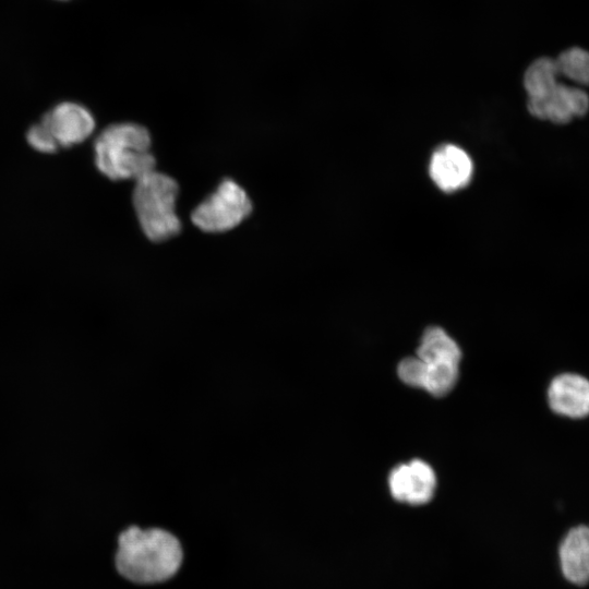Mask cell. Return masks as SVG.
<instances>
[{
    "mask_svg": "<svg viewBox=\"0 0 589 589\" xmlns=\"http://www.w3.org/2000/svg\"><path fill=\"white\" fill-rule=\"evenodd\" d=\"M116 567L137 584L164 581L176 574L182 561L178 539L163 529L129 527L118 538Z\"/></svg>",
    "mask_w": 589,
    "mask_h": 589,
    "instance_id": "obj_1",
    "label": "cell"
},
{
    "mask_svg": "<svg viewBox=\"0 0 589 589\" xmlns=\"http://www.w3.org/2000/svg\"><path fill=\"white\" fill-rule=\"evenodd\" d=\"M94 153L97 169L111 180H136L155 170L149 132L136 123L107 127L95 140Z\"/></svg>",
    "mask_w": 589,
    "mask_h": 589,
    "instance_id": "obj_2",
    "label": "cell"
},
{
    "mask_svg": "<svg viewBox=\"0 0 589 589\" xmlns=\"http://www.w3.org/2000/svg\"><path fill=\"white\" fill-rule=\"evenodd\" d=\"M178 192L176 180L157 170L135 180L133 206L141 228L149 240H168L181 230L176 213Z\"/></svg>",
    "mask_w": 589,
    "mask_h": 589,
    "instance_id": "obj_3",
    "label": "cell"
},
{
    "mask_svg": "<svg viewBox=\"0 0 589 589\" xmlns=\"http://www.w3.org/2000/svg\"><path fill=\"white\" fill-rule=\"evenodd\" d=\"M251 212L252 203L247 192L233 180L225 179L193 209L191 219L203 231L223 232L238 226Z\"/></svg>",
    "mask_w": 589,
    "mask_h": 589,
    "instance_id": "obj_4",
    "label": "cell"
},
{
    "mask_svg": "<svg viewBox=\"0 0 589 589\" xmlns=\"http://www.w3.org/2000/svg\"><path fill=\"white\" fill-rule=\"evenodd\" d=\"M545 401L555 417L570 421L589 418V377L576 371L554 374L545 388Z\"/></svg>",
    "mask_w": 589,
    "mask_h": 589,
    "instance_id": "obj_5",
    "label": "cell"
},
{
    "mask_svg": "<svg viewBox=\"0 0 589 589\" xmlns=\"http://www.w3.org/2000/svg\"><path fill=\"white\" fill-rule=\"evenodd\" d=\"M527 109L539 120L565 125L589 112V94L581 87L560 81L543 97L527 100Z\"/></svg>",
    "mask_w": 589,
    "mask_h": 589,
    "instance_id": "obj_6",
    "label": "cell"
},
{
    "mask_svg": "<svg viewBox=\"0 0 589 589\" xmlns=\"http://www.w3.org/2000/svg\"><path fill=\"white\" fill-rule=\"evenodd\" d=\"M388 488L395 501L419 506L433 498L436 476L425 461L413 459L393 468L388 476Z\"/></svg>",
    "mask_w": 589,
    "mask_h": 589,
    "instance_id": "obj_7",
    "label": "cell"
},
{
    "mask_svg": "<svg viewBox=\"0 0 589 589\" xmlns=\"http://www.w3.org/2000/svg\"><path fill=\"white\" fill-rule=\"evenodd\" d=\"M60 147L85 141L95 129V119L87 108L63 101L50 109L40 121Z\"/></svg>",
    "mask_w": 589,
    "mask_h": 589,
    "instance_id": "obj_8",
    "label": "cell"
},
{
    "mask_svg": "<svg viewBox=\"0 0 589 589\" xmlns=\"http://www.w3.org/2000/svg\"><path fill=\"white\" fill-rule=\"evenodd\" d=\"M557 563L568 584L589 585V524H577L565 531L557 544Z\"/></svg>",
    "mask_w": 589,
    "mask_h": 589,
    "instance_id": "obj_9",
    "label": "cell"
},
{
    "mask_svg": "<svg viewBox=\"0 0 589 589\" xmlns=\"http://www.w3.org/2000/svg\"><path fill=\"white\" fill-rule=\"evenodd\" d=\"M458 366L455 363L425 362L418 357L402 359L397 373L407 385L423 388L431 395L441 397L450 392L458 378Z\"/></svg>",
    "mask_w": 589,
    "mask_h": 589,
    "instance_id": "obj_10",
    "label": "cell"
},
{
    "mask_svg": "<svg viewBox=\"0 0 589 589\" xmlns=\"http://www.w3.org/2000/svg\"><path fill=\"white\" fill-rule=\"evenodd\" d=\"M472 161L458 146L446 144L437 148L430 160L429 172L443 191L452 192L468 184L472 176Z\"/></svg>",
    "mask_w": 589,
    "mask_h": 589,
    "instance_id": "obj_11",
    "label": "cell"
},
{
    "mask_svg": "<svg viewBox=\"0 0 589 589\" xmlns=\"http://www.w3.org/2000/svg\"><path fill=\"white\" fill-rule=\"evenodd\" d=\"M425 362L459 364L461 351L455 340L437 326L428 327L420 340L417 356Z\"/></svg>",
    "mask_w": 589,
    "mask_h": 589,
    "instance_id": "obj_12",
    "label": "cell"
},
{
    "mask_svg": "<svg viewBox=\"0 0 589 589\" xmlns=\"http://www.w3.org/2000/svg\"><path fill=\"white\" fill-rule=\"evenodd\" d=\"M560 81L554 59L549 57L536 59L524 74V87L527 93V100L543 97Z\"/></svg>",
    "mask_w": 589,
    "mask_h": 589,
    "instance_id": "obj_13",
    "label": "cell"
},
{
    "mask_svg": "<svg viewBox=\"0 0 589 589\" xmlns=\"http://www.w3.org/2000/svg\"><path fill=\"white\" fill-rule=\"evenodd\" d=\"M554 61L560 77L581 88L589 86V51L573 47L562 51Z\"/></svg>",
    "mask_w": 589,
    "mask_h": 589,
    "instance_id": "obj_14",
    "label": "cell"
},
{
    "mask_svg": "<svg viewBox=\"0 0 589 589\" xmlns=\"http://www.w3.org/2000/svg\"><path fill=\"white\" fill-rule=\"evenodd\" d=\"M26 140L34 149L40 153H53L59 147L41 122H38L28 129Z\"/></svg>",
    "mask_w": 589,
    "mask_h": 589,
    "instance_id": "obj_15",
    "label": "cell"
}]
</instances>
